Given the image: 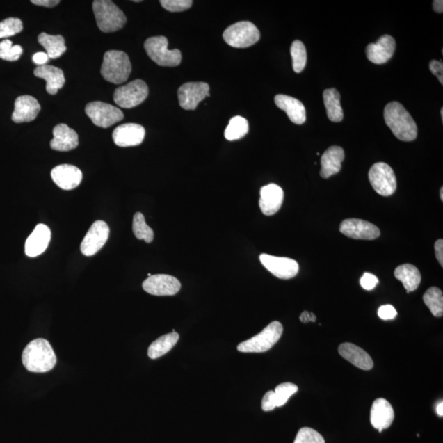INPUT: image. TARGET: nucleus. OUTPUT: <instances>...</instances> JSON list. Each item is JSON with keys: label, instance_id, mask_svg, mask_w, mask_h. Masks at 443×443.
<instances>
[{"label": "nucleus", "instance_id": "nucleus-6", "mask_svg": "<svg viewBox=\"0 0 443 443\" xmlns=\"http://www.w3.org/2000/svg\"><path fill=\"white\" fill-rule=\"evenodd\" d=\"M168 41L164 36H154L145 40L144 47L148 56L158 65L177 67L182 61L179 49H168Z\"/></svg>", "mask_w": 443, "mask_h": 443}, {"label": "nucleus", "instance_id": "nucleus-15", "mask_svg": "<svg viewBox=\"0 0 443 443\" xmlns=\"http://www.w3.org/2000/svg\"><path fill=\"white\" fill-rule=\"evenodd\" d=\"M340 232L346 236L356 240H374L380 236L377 226L358 218L346 219L341 223Z\"/></svg>", "mask_w": 443, "mask_h": 443}, {"label": "nucleus", "instance_id": "nucleus-3", "mask_svg": "<svg viewBox=\"0 0 443 443\" xmlns=\"http://www.w3.org/2000/svg\"><path fill=\"white\" fill-rule=\"evenodd\" d=\"M100 72L104 80L113 84L118 85L126 82L131 72L129 56L118 50H109L104 54Z\"/></svg>", "mask_w": 443, "mask_h": 443}, {"label": "nucleus", "instance_id": "nucleus-13", "mask_svg": "<svg viewBox=\"0 0 443 443\" xmlns=\"http://www.w3.org/2000/svg\"><path fill=\"white\" fill-rule=\"evenodd\" d=\"M259 260L267 271L280 280H291L298 275L299 272L298 263L290 258L262 254L260 255Z\"/></svg>", "mask_w": 443, "mask_h": 443}, {"label": "nucleus", "instance_id": "nucleus-18", "mask_svg": "<svg viewBox=\"0 0 443 443\" xmlns=\"http://www.w3.org/2000/svg\"><path fill=\"white\" fill-rule=\"evenodd\" d=\"M284 193L280 186L268 184L260 189L259 208L264 216H271L282 207Z\"/></svg>", "mask_w": 443, "mask_h": 443}, {"label": "nucleus", "instance_id": "nucleus-12", "mask_svg": "<svg viewBox=\"0 0 443 443\" xmlns=\"http://www.w3.org/2000/svg\"><path fill=\"white\" fill-rule=\"evenodd\" d=\"M109 236V227L106 223L95 221L81 244V253L86 257H92L99 252L106 243Z\"/></svg>", "mask_w": 443, "mask_h": 443}, {"label": "nucleus", "instance_id": "nucleus-37", "mask_svg": "<svg viewBox=\"0 0 443 443\" xmlns=\"http://www.w3.org/2000/svg\"><path fill=\"white\" fill-rule=\"evenodd\" d=\"M22 29H24V24L19 18H7L0 22V39L10 38L20 33Z\"/></svg>", "mask_w": 443, "mask_h": 443}, {"label": "nucleus", "instance_id": "nucleus-48", "mask_svg": "<svg viewBox=\"0 0 443 443\" xmlns=\"http://www.w3.org/2000/svg\"><path fill=\"white\" fill-rule=\"evenodd\" d=\"M300 319L301 322H304V323H307L308 321L314 322L315 321H316V317H315V315L314 314L312 313L309 314L307 312H305L303 314H301Z\"/></svg>", "mask_w": 443, "mask_h": 443}, {"label": "nucleus", "instance_id": "nucleus-10", "mask_svg": "<svg viewBox=\"0 0 443 443\" xmlns=\"http://www.w3.org/2000/svg\"><path fill=\"white\" fill-rule=\"evenodd\" d=\"M86 113L95 126L102 129H108L124 118L120 108L100 102H91L86 105Z\"/></svg>", "mask_w": 443, "mask_h": 443}, {"label": "nucleus", "instance_id": "nucleus-26", "mask_svg": "<svg viewBox=\"0 0 443 443\" xmlns=\"http://www.w3.org/2000/svg\"><path fill=\"white\" fill-rule=\"evenodd\" d=\"M344 158V150L340 146L335 145L328 148L322 155L321 176L328 178L339 173Z\"/></svg>", "mask_w": 443, "mask_h": 443}, {"label": "nucleus", "instance_id": "nucleus-30", "mask_svg": "<svg viewBox=\"0 0 443 443\" xmlns=\"http://www.w3.org/2000/svg\"><path fill=\"white\" fill-rule=\"evenodd\" d=\"M178 339H179V335L176 332H172L159 337L149 346V357L152 360L161 357L172 349V347L177 344Z\"/></svg>", "mask_w": 443, "mask_h": 443}, {"label": "nucleus", "instance_id": "nucleus-52", "mask_svg": "<svg viewBox=\"0 0 443 443\" xmlns=\"http://www.w3.org/2000/svg\"><path fill=\"white\" fill-rule=\"evenodd\" d=\"M442 120H443V109H441Z\"/></svg>", "mask_w": 443, "mask_h": 443}, {"label": "nucleus", "instance_id": "nucleus-29", "mask_svg": "<svg viewBox=\"0 0 443 443\" xmlns=\"http://www.w3.org/2000/svg\"><path fill=\"white\" fill-rule=\"evenodd\" d=\"M323 102L325 105L327 115L333 122H339L344 120V111L341 106V95L335 88L323 91Z\"/></svg>", "mask_w": 443, "mask_h": 443}, {"label": "nucleus", "instance_id": "nucleus-38", "mask_svg": "<svg viewBox=\"0 0 443 443\" xmlns=\"http://www.w3.org/2000/svg\"><path fill=\"white\" fill-rule=\"evenodd\" d=\"M298 387L291 382L281 383L274 390L277 401V408L284 405L292 395L298 392Z\"/></svg>", "mask_w": 443, "mask_h": 443}, {"label": "nucleus", "instance_id": "nucleus-45", "mask_svg": "<svg viewBox=\"0 0 443 443\" xmlns=\"http://www.w3.org/2000/svg\"><path fill=\"white\" fill-rule=\"evenodd\" d=\"M49 56L47 53L38 52L34 54L33 61L35 65L40 66L47 65V63L49 61Z\"/></svg>", "mask_w": 443, "mask_h": 443}, {"label": "nucleus", "instance_id": "nucleus-50", "mask_svg": "<svg viewBox=\"0 0 443 443\" xmlns=\"http://www.w3.org/2000/svg\"><path fill=\"white\" fill-rule=\"evenodd\" d=\"M437 413L440 417H443V403L441 401L440 404L437 406Z\"/></svg>", "mask_w": 443, "mask_h": 443}, {"label": "nucleus", "instance_id": "nucleus-39", "mask_svg": "<svg viewBox=\"0 0 443 443\" xmlns=\"http://www.w3.org/2000/svg\"><path fill=\"white\" fill-rule=\"evenodd\" d=\"M294 443H325V440L314 429L305 427L300 429Z\"/></svg>", "mask_w": 443, "mask_h": 443}, {"label": "nucleus", "instance_id": "nucleus-17", "mask_svg": "<svg viewBox=\"0 0 443 443\" xmlns=\"http://www.w3.org/2000/svg\"><path fill=\"white\" fill-rule=\"evenodd\" d=\"M396 40L389 35L381 36L376 43L369 44L367 47V56L369 61L376 65H383L394 56Z\"/></svg>", "mask_w": 443, "mask_h": 443}, {"label": "nucleus", "instance_id": "nucleus-8", "mask_svg": "<svg viewBox=\"0 0 443 443\" xmlns=\"http://www.w3.org/2000/svg\"><path fill=\"white\" fill-rule=\"evenodd\" d=\"M148 86L143 80H135L114 91L113 100L118 106L132 108L143 104L148 97Z\"/></svg>", "mask_w": 443, "mask_h": 443}, {"label": "nucleus", "instance_id": "nucleus-31", "mask_svg": "<svg viewBox=\"0 0 443 443\" xmlns=\"http://www.w3.org/2000/svg\"><path fill=\"white\" fill-rule=\"evenodd\" d=\"M38 41L47 50L49 58L56 59L66 51L65 40L61 35H52L43 33L39 35Z\"/></svg>", "mask_w": 443, "mask_h": 443}, {"label": "nucleus", "instance_id": "nucleus-19", "mask_svg": "<svg viewBox=\"0 0 443 443\" xmlns=\"http://www.w3.org/2000/svg\"><path fill=\"white\" fill-rule=\"evenodd\" d=\"M52 179L58 187L63 190H72L76 188L82 181V172L79 168L70 164L54 168L51 171Z\"/></svg>", "mask_w": 443, "mask_h": 443}, {"label": "nucleus", "instance_id": "nucleus-27", "mask_svg": "<svg viewBox=\"0 0 443 443\" xmlns=\"http://www.w3.org/2000/svg\"><path fill=\"white\" fill-rule=\"evenodd\" d=\"M34 74L47 81V90L49 95H56L65 86V74L61 68L51 65L40 66L34 70Z\"/></svg>", "mask_w": 443, "mask_h": 443}, {"label": "nucleus", "instance_id": "nucleus-1", "mask_svg": "<svg viewBox=\"0 0 443 443\" xmlns=\"http://www.w3.org/2000/svg\"><path fill=\"white\" fill-rule=\"evenodd\" d=\"M22 364L33 373H47L56 367L57 357L47 340L38 339L25 347L22 355Z\"/></svg>", "mask_w": 443, "mask_h": 443}, {"label": "nucleus", "instance_id": "nucleus-42", "mask_svg": "<svg viewBox=\"0 0 443 443\" xmlns=\"http://www.w3.org/2000/svg\"><path fill=\"white\" fill-rule=\"evenodd\" d=\"M277 408V401L274 391H268L263 397L262 409L264 411H271Z\"/></svg>", "mask_w": 443, "mask_h": 443}, {"label": "nucleus", "instance_id": "nucleus-44", "mask_svg": "<svg viewBox=\"0 0 443 443\" xmlns=\"http://www.w3.org/2000/svg\"><path fill=\"white\" fill-rule=\"evenodd\" d=\"M429 68L433 75L437 77L441 85H443V65L442 61H433L429 63Z\"/></svg>", "mask_w": 443, "mask_h": 443}, {"label": "nucleus", "instance_id": "nucleus-7", "mask_svg": "<svg viewBox=\"0 0 443 443\" xmlns=\"http://www.w3.org/2000/svg\"><path fill=\"white\" fill-rule=\"evenodd\" d=\"M223 36L230 47L243 49L257 43L260 33L252 22H239L227 27Z\"/></svg>", "mask_w": 443, "mask_h": 443}, {"label": "nucleus", "instance_id": "nucleus-33", "mask_svg": "<svg viewBox=\"0 0 443 443\" xmlns=\"http://www.w3.org/2000/svg\"><path fill=\"white\" fill-rule=\"evenodd\" d=\"M249 131V123L245 118L236 116L232 118L227 125L225 132V138L227 140H236L241 139Z\"/></svg>", "mask_w": 443, "mask_h": 443}, {"label": "nucleus", "instance_id": "nucleus-47", "mask_svg": "<svg viewBox=\"0 0 443 443\" xmlns=\"http://www.w3.org/2000/svg\"><path fill=\"white\" fill-rule=\"evenodd\" d=\"M436 258L437 259L438 263L441 264V266H443V241L442 239H438L435 242V245Z\"/></svg>", "mask_w": 443, "mask_h": 443}, {"label": "nucleus", "instance_id": "nucleus-16", "mask_svg": "<svg viewBox=\"0 0 443 443\" xmlns=\"http://www.w3.org/2000/svg\"><path fill=\"white\" fill-rule=\"evenodd\" d=\"M145 130L136 123H126L116 127L113 132L114 143L120 147H131L143 143Z\"/></svg>", "mask_w": 443, "mask_h": 443}, {"label": "nucleus", "instance_id": "nucleus-25", "mask_svg": "<svg viewBox=\"0 0 443 443\" xmlns=\"http://www.w3.org/2000/svg\"><path fill=\"white\" fill-rule=\"evenodd\" d=\"M339 354L354 364L355 367L369 371L373 367V362L371 356L360 347L353 344H342L339 346Z\"/></svg>", "mask_w": 443, "mask_h": 443}, {"label": "nucleus", "instance_id": "nucleus-2", "mask_svg": "<svg viewBox=\"0 0 443 443\" xmlns=\"http://www.w3.org/2000/svg\"><path fill=\"white\" fill-rule=\"evenodd\" d=\"M385 120L397 139L403 141L417 139V123L403 104L396 102L387 104L385 108Z\"/></svg>", "mask_w": 443, "mask_h": 443}, {"label": "nucleus", "instance_id": "nucleus-22", "mask_svg": "<svg viewBox=\"0 0 443 443\" xmlns=\"http://www.w3.org/2000/svg\"><path fill=\"white\" fill-rule=\"evenodd\" d=\"M51 239V231L45 225L35 227L33 234L27 239L25 244V252L27 257H36L45 252Z\"/></svg>", "mask_w": 443, "mask_h": 443}, {"label": "nucleus", "instance_id": "nucleus-28", "mask_svg": "<svg viewBox=\"0 0 443 443\" xmlns=\"http://www.w3.org/2000/svg\"><path fill=\"white\" fill-rule=\"evenodd\" d=\"M394 275L401 282L408 293L417 290L421 282V274L412 264H405L395 269Z\"/></svg>", "mask_w": 443, "mask_h": 443}, {"label": "nucleus", "instance_id": "nucleus-24", "mask_svg": "<svg viewBox=\"0 0 443 443\" xmlns=\"http://www.w3.org/2000/svg\"><path fill=\"white\" fill-rule=\"evenodd\" d=\"M274 102L278 108L285 111L289 120L295 124L301 125L307 120V111L299 99L285 95H277Z\"/></svg>", "mask_w": 443, "mask_h": 443}, {"label": "nucleus", "instance_id": "nucleus-49", "mask_svg": "<svg viewBox=\"0 0 443 443\" xmlns=\"http://www.w3.org/2000/svg\"><path fill=\"white\" fill-rule=\"evenodd\" d=\"M433 10L438 13H442L443 12V1L442 0H435L433 3Z\"/></svg>", "mask_w": 443, "mask_h": 443}, {"label": "nucleus", "instance_id": "nucleus-14", "mask_svg": "<svg viewBox=\"0 0 443 443\" xmlns=\"http://www.w3.org/2000/svg\"><path fill=\"white\" fill-rule=\"evenodd\" d=\"M143 289L153 296H175L181 289V282L168 274H155L145 280Z\"/></svg>", "mask_w": 443, "mask_h": 443}, {"label": "nucleus", "instance_id": "nucleus-11", "mask_svg": "<svg viewBox=\"0 0 443 443\" xmlns=\"http://www.w3.org/2000/svg\"><path fill=\"white\" fill-rule=\"evenodd\" d=\"M180 106L186 111H195L200 102L209 97V86L205 82H187L177 91Z\"/></svg>", "mask_w": 443, "mask_h": 443}, {"label": "nucleus", "instance_id": "nucleus-34", "mask_svg": "<svg viewBox=\"0 0 443 443\" xmlns=\"http://www.w3.org/2000/svg\"><path fill=\"white\" fill-rule=\"evenodd\" d=\"M132 229L137 239L144 240L146 243H150L154 240V231L146 225L145 217L141 213L134 214Z\"/></svg>", "mask_w": 443, "mask_h": 443}, {"label": "nucleus", "instance_id": "nucleus-35", "mask_svg": "<svg viewBox=\"0 0 443 443\" xmlns=\"http://www.w3.org/2000/svg\"><path fill=\"white\" fill-rule=\"evenodd\" d=\"M292 66L296 73L304 70L307 63V53L305 45L300 40H295L291 47Z\"/></svg>", "mask_w": 443, "mask_h": 443}, {"label": "nucleus", "instance_id": "nucleus-9", "mask_svg": "<svg viewBox=\"0 0 443 443\" xmlns=\"http://www.w3.org/2000/svg\"><path fill=\"white\" fill-rule=\"evenodd\" d=\"M369 179L374 191L380 195L390 196L396 190L394 171L387 163H374L369 172Z\"/></svg>", "mask_w": 443, "mask_h": 443}, {"label": "nucleus", "instance_id": "nucleus-40", "mask_svg": "<svg viewBox=\"0 0 443 443\" xmlns=\"http://www.w3.org/2000/svg\"><path fill=\"white\" fill-rule=\"evenodd\" d=\"M161 3L166 10L177 13L187 10L193 6V1L191 0H161Z\"/></svg>", "mask_w": 443, "mask_h": 443}, {"label": "nucleus", "instance_id": "nucleus-5", "mask_svg": "<svg viewBox=\"0 0 443 443\" xmlns=\"http://www.w3.org/2000/svg\"><path fill=\"white\" fill-rule=\"evenodd\" d=\"M283 332L282 323L273 321L269 323L259 335L251 337L250 339L241 342L237 346L240 353H262L271 350L281 339Z\"/></svg>", "mask_w": 443, "mask_h": 443}, {"label": "nucleus", "instance_id": "nucleus-46", "mask_svg": "<svg viewBox=\"0 0 443 443\" xmlns=\"http://www.w3.org/2000/svg\"><path fill=\"white\" fill-rule=\"evenodd\" d=\"M31 2L35 4V6L47 8L56 7L61 3L59 0H31Z\"/></svg>", "mask_w": 443, "mask_h": 443}, {"label": "nucleus", "instance_id": "nucleus-36", "mask_svg": "<svg viewBox=\"0 0 443 443\" xmlns=\"http://www.w3.org/2000/svg\"><path fill=\"white\" fill-rule=\"evenodd\" d=\"M24 49L21 45H13L9 40H3L0 42V58L6 61H17L20 58Z\"/></svg>", "mask_w": 443, "mask_h": 443}, {"label": "nucleus", "instance_id": "nucleus-43", "mask_svg": "<svg viewBox=\"0 0 443 443\" xmlns=\"http://www.w3.org/2000/svg\"><path fill=\"white\" fill-rule=\"evenodd\" d=\"M378 317L383 321H390L396 318L397 312L396 309L391 305H382L378 309Z\"/></svg>", "mask_w": 443, "mask_h": 443}, {"label": "nucleus", "instance_id": "nucleus-20", "mask_svg": "<svg viewBox=\"0 0 443 443\" xmlns=\"http://www.w3.org/2000/svg\"><path fill=\"white\" fill-rule=\"evenodd\" d=\"M54 138L50 141V147L57 152H66L79 146V135L65 123L54 127Z\"/></svg>", "mask_w": 443, "mask_h": 443}, {"label": "nucleus", "instance_id": "nucleus-51", "mask_svg": "<svg viewBox=\"0 0 443 443\" xmlns=\"http://www.w3.org/2000/svg\"><path fill=\"white\" fill-rule=\"evenodd\" d=\"M441 200H443V187L440 189Z\"/></svg>", "mask_w": 443, "mask_h": 443}, {"label": "nucleus", "instance_id": "nucleus-21", "mask_svg": "<svg viewBox=\"0 0 443 443\" xmlns=\"http://www.w3.org/2000/svg\"><path fill=\"white\" fill-rule=\"evenodd\" d=\"M40 111V105L38 99L31 95H22L15 100L12 120L16 123L33 122Z\"/></svg>", "mask_w": 443, "mask_h": 443}, {"label": "nucleus", "instance_id": "nucleus-41", "mask_svg": "<svg viewBox=\"0 0 443 443\" xmlns=\"http://www.w3.org/2000/svg\"><path fill=\"white\" fill-rule=\"evenodd\" d=\"M378 278L372 273H364L362 278H360V285L364 290L371 291L377 286Z\"/></svg>", "mask_w": 443, "mask_h": 443}, {"label": "nucleus", "instance_id": "nucleus-23", "mask_svg": "<svg viewBox=\"0 0 443 443\" xmlns=\"http://www.w3.org/2000/svg\"><path fill=\"white\" fill-rule=\"evenodd\" d=\"M394 418V408L387 400L378 398L373 401L371 411V421L373 428L381 433L383 429L392 426Z\"/></svg>", "mask_w": 443, "mask_h": 443}, {"label": "nucleus", "instance_id": "nucleus-32", "mask_svg": "<svg viewBox=\"0 0 443 443\" xmlns=\"http://www.w3.org/2000/svg\"><path fill=\"white\" fill-rule=\"evenodd\" d=\"M426 304L433 316L442 317L443 315V295L442 291L436 287L428 289L423 296Z\"/></svg>", "mask_w": 443, "mask_h": 443}, {"label": "nucleus", "instance_id": "nucleus-4", "mask_svg": "<svg viewBox=\"0 0 443 443\" xmlns=\"http://www.w3.org/2000/svg\"><path fill=\"white\" fill-rule=\"evenodd\" d=\"M93 12L97 26L103 33H114L126 24L124 13L111 0H95L93 2Z\"/></svg>", "mask_w": 443, "mask_h": 443}]
</instances>
